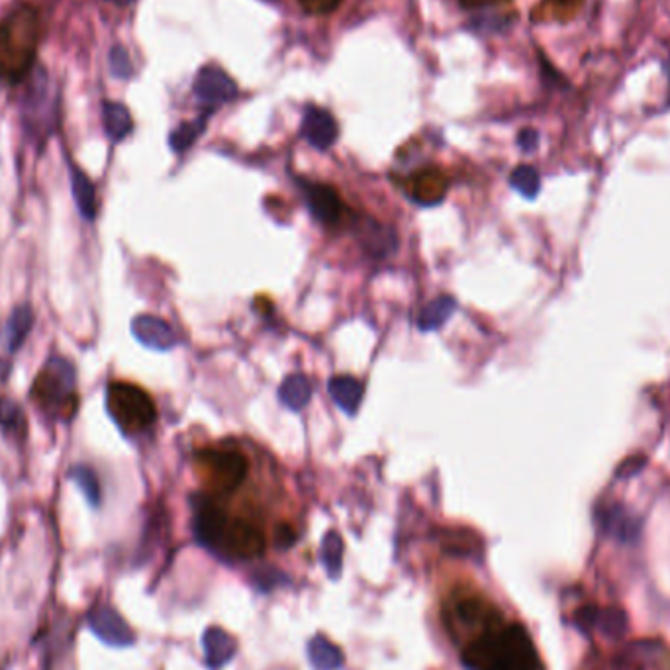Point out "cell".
Listing matches in <instances>:
<instances>
[{
    "label": "cell",
    "mask_w": 670,
    "mask_h": 670,
    "mask_svg": "<svg viewBox=\"0 0 670 670\" xmlns=\"http://www.w3.org/2000/svg\"><path fill=\"white\" fill-rule=\"evenodd\" d=\"M461 661L466 670H541L528 629L519 623H504L502 618L466 643Z\"/></svg>",
    "instance_id": "1"
},
{
    "label": "cell",
    "mask_w": 670,
    "mask_h": 670,
    "mask_svg": "<svg viewBox=\"0 0 670 670\" xmlns=\"http://www.w3.org/2000/svg\"><path fill=\"white\" fill-rule=\"evenodd\" d=\"M37 12L16 5L0 20V80L20 83L30 75L37 44Z\"/></svg>",
    "instance_id": "2"
},
{
    "label": "cell",
    "mask_w": 670,
    "mask_h": 670,
    "mask_svg": "<svg viewBox=\"0 0 670 670\" xmlns=\"http://www.w3.org/2000/svg\"><path fill=\"white\" fill-rule=\"evenodd\" d=\"M30 398L47 420L71 422L79 408L77 372L71 361L61 355H51L42 371L36 374Z\"/></svg>",
    "instance_id": "3"
},
{
    "label": "cell",
    "mask_w": 670,
    "mask_h": 670,
    "mask_svg": "<svg viewBox=\"0 0 670 670\" xmlns=\"http://www.w3.org/2000/svg\"><path fill=\"white\" fill-rule=\"evenodd\" d=\"M106 410L126 435H136L155 424L157 408L141 386L114 381L106 386Z\"/></svg>",
    "instance_id": "4"
},
{
    "label": "cell",
    "mask_w": 670,
    "mask_h": 670,
    "mask_svg": "<svg viewBox=\"0 0 670 670\" xmlns=\"http://www.w3.org/2000/svg\"><path fill=\"white\" fill-rule=\"evenodd\" d=\"M498 618H502V615L475 594H455L444 606V620L453 637H457L459 633L465 635L473 632V629L482 632Z\"/></svg>",
    "instance_id": "5"
},
{
    "label": "cell",
    "mask_w": 670,
    "mask_h": 670,
    "mask_svg": "<svg viewBox=\"0 0 670 670\" xmlns=\"http://www.w3.org/2000/svg\"><path fill=\"white\" fill-rule=\"evenodd\" d=\"M263 531L247 519H227L216 553L230 560H253L265 551Z\"/></svg>",
    "instance_id": "6"
},
{
    "label": "cell",
    "mask_w": 670,
    "mask_h": 670,
    "mask_svg": "<svg viewBox=\"0 0 670 670\" xmlns=\"http://www.w3.org/2000/svg\"><path fill=\"white\" fill-rule=\"evenodd\" d=\"M198 459L208 468L214 485L222 492H236L249 471L244 455L234 449H208L198 453Z\"/></svg>",
    "instance_id": "7"
},
{
    "label": "cell",
    "mask_w": 670,
    "mask_h": 670,
    "mask_svg": "<svg viewBox=\"0 0 670 670\" xmlns=\"http://www.w3.org/2000/svg\"><path fill=\"white\" fill-rule=\"evenodd\" d=\"M87 625L102 643L110 647H131L136 633L112 606H95L87 613Z\"/></svg>",
    "instance_id": "8"
},
{
    "label": "cell",
    "mask_w": 670,
    "mask_h": 670,
    "mask_svg": "<svg viewBox=\"0 0 670 670\" xmlns=\"http://www.w3.org/2000/svg\"><path fill=\"white\" fill-rule=\"evenodd\" d=\"M194 506V535L200 545H204L212 551H216V547L222 539V533L227 524V514L224 508L216 502L208 498V496H194L193 498Z\"/></svg>",
    "instance_id": "9"
},
{
    "label": "cell",
    "mask_w": 670,
    "mask_h": 670,
    "mask_svg": "<svg viewBox=\"0 0 670 670\" xmlns=\"http://www.w3.org/2000/svg\"><path fill=\"white\" fill-rule=\"evenodd\" d=\"M194 95L200 102L216 106L237 97V85L234 79L216 65H208L198 73L194 80Z\"/></svg>",
    "instance_id": "10"
},
{
    "label": "cell",
    "mask_w": 670,
    "mask_h": 670,
    "mask_svg": "<svg viewBox=\"0 0 670 670\" xmlns=\"http://www.w3.org/2000/svg\"><path fill=\"white\" fill-rule=\"evenodd\" d=\"M302 189L306 194L308 208H310L312 216L318 222L326 224V225H335L341 222L343 214H345V206L341 203L338 191L331 189L330 184H321V183H302Z\"/></svg>",
    "instance_id": "11"
},
{
    "label": "cell",
    "mask_w": 670,
    "mask_h": 670,
    "mask_svg": "<svg viewBox=\"0 0 670 670\" xmlns=\"http://www.w3.org/2000/svg\"><path fill=\"white\" fill-rule=\"evenodd\" d=\"M131 333L141 345L155 351H169L179 343L175 330L165 319L152 314H140L131 319Z\"/></svg>",
    "instance_id": "12"
},
{
    "label": "cell",
    "mask_w": 670,
    "mask_h": 670,
    "mask_svg": "<svg viewBox=\"0 0 670 670\" xmlns=\"http://www.w3.org/2000/svg\"><path fill=\"white\" fill-rule=\"evenodd\" d=\"M338 122L335 118L318 106L306 109L302 118V136L312 147L319 152H326L338 140Z\"/></svg>",
    "instance_id": "13"
},
{
    "label": "cell",
    "mask_w": 670,
    "mask_h": 670,
    "mask_svg": "<svg viewBox=\"0 0 670 670\" xmlns=\"http://www.w3.org/2000/svg\"><path fill=\"white\" fill-rule=\"evenodd\" d=\"M598 521L602 529L622 543H635L641 535V519L620 504H612L600 510Z\"/></svg>",
    "instance_id": "14"
},
{
    "label": "cell",
    "mask_w": 670,
    "mask_h": 670,
    "mask_svg": "<svg viewBox=\"0 0 670 670\" xmlns=\"http://www.w3.org/2000/svg\"><path fill=\"white\" fill-rule=\"evenodd\" d=\"M576 622L581 629H596L610 639H620L627 632V615L618 608H582L576 615Z\"/></svg>",
    "instance_id": "15"
},
{
    "label": "cell",
    "mask_w": 670,
    "mask_h": 670,
    "mask_svg": "<svg viewBox=\"0 0 670 670\" xmlns=\"http://www.w3.org/2000/svg\"><path fill=\"white\" fill-rule=\"evenodd\" d=\"M447 177L437 169H424L410 181V196L422 206H435L445 198Z\"/></svg>",
    "instance_id": "16"
},
{
    "label": "cell",
    "mask_w": 670,
    "mask_h": 670,
    "mask_svg": "<svg viewBox=\"0 0 670 670\" xmlns=\"http://www.w3.org/2000/svg\"><path fill=\"white\" fill-rule=\"evenodd\" d=\"M203 649L210 668L218 670L230 663L237 653V641L222 627L212 625L203 635Z\"/></svg>",
    "instance_id": "17"
},
{
    "label": "cell",
    "mask_w": 670,
    "mask_h": 670,
    "mask_svg": "<svg viewBox=\"0 0 670 670\" xmlns=\"http://www.w3.org/2000/svg\"><path fill=\"white\" fill-rule=\"evenodd\" d=\"M328 391H330L331 400L347 415L357 414L361 402H363V394H365L363 384H361L355 377H350V374H338V377H331L328 382Z\"/></svg>",
    "instance_id": "18"
},
{
    "label": "cell",
    "mask_w": 670,
    "mask_h": 670,
    "mask_svg": "<svg viewBox=\"0 0 670 670\" xmlns=\"http://www.w3.org/2000/svg\"><path fill=\"white\" fill-rule=\"evenodd\" d=\"M308 659L316 670H340L343 666V651L333 645L326 635H316L308 643Z\"/></svg>",
    "instance_id": "19"
},
{
    "label": "cell",
    "mask_w": 670,
    "mask_h": 670,
    "mask_svg": "<svg viewBox=\"0 0 670 670\" xmlns=\"http://www.w3.org/2000/svg\"><path fill=\"white\" fill-rule=\"evenodd\" d=\"M71 189L75 204L80 212V216L85 220H95L97 218V193L95 184L85 175L79 167L71 165Z\"/></svg>",
    "instance_id": "20"
},
{
    "label": "cell",
    "mask_w": 670,
    "mask_h": 670,
    "mask_svg": "<svg viewBox=\"0 0 670 670\" xmlns=\"http://www.w3.org/2000/svg\"><path fill=\"white\" fill-rule=\"evenodd\" d=\"M278 398L292 412H300L308 406V402L312 398V384L304 374L294 372L280 384Z\"/></svg>",
    "instance_id": "21"
},
{
    "label": "cell",
    "mask_w": 670,
    "mask_h": 670,
    "mask_svg": "<svg viewBox=\"0 0 670 670\" xmlns=\"http://www.w3.org/2000/svg\"><path fill=\"white\" fill-rule=\"evenodd\" d=\"M455 312H457V300L449 297V294H444V297L432 300L420 312L418 328L422 331H435L444 326Z\"/></svg>",
    "instance_id": "22"
},
{
    "label": "cell",
    "mask_w": 670,
    "mask_h": 670,
    "mask_svg": "<svg viewBox=\"0 0 670 670\" xmlns=\"http://www.w3.org/2000/svg\"><path fill=\"white\" fill-rule=\"evenodd\" d=\"M361 230H363L361 232V239H363V244L372 256L386 257L388 253H393L396 249V236L391 227L367 220L361 225Z\"/></svg>",
    "instance_id": "23"
},
{
    "label": "cell",
    "mask_w": 670,
    "mask_h": 670,
    "mask_svg": "<svg viewBox=\"0 0 670 670\" xmlns=\"http://www.w3.org/2000/svg\"><path fill=\"white\" fill-rule=\"evenodd\" d=\"M32 326H34L32 308L28 304L15 308V312L10 314L6 324V345L10 353H16L20 350L26 338H28Z\"/></svg>",
    "instance_id": "24"
},
{
    "label": "cell",
    "mask_w": 670,
    "mask_h": 670,
    "mask_svg": "<svg viewBox=\"0 0 670 670\" xmlns=\"http://www.w3.org/2000/svg\"><path fill=\"white\" fill-rule=\"evenodd\" d=\"M102 120H104V130L106 136L112 141H122L130 136L133 130L131 116L124 104L120 102H104L102 106Z\"/></svg>",
    "instance_id": "25"
},
{
    "label": "cell",
    "mask_w": 670,
    "mask_h": 670,
    "mask_svg": "<svg viewBox=\"0 0 670 670\" xmlns=\"http://www.w3.org/2000/svg\"><path fill=\"white\" fill-rule=\"evenodd\" d=\"M321 562L331 581H338L343 569V539L338 531H328L321 539Z\"/></svg>",
    "instance_id": "26"
},
{
    "label": "cell",
    "mask_w": 670,
    "mask_h": 670,
    "mask_svg": "<svg viewBox=\"0 0 670 670\" xmlns=\"http://www.w3.org/2000/svg\"><path fill=\"white\" fill-rule=\"evenodd\" d=\"M71 480L79 487V490L83 492V496L87 498V502L92 508H99L100 500H102V490H100V482L97 473L92 471L89 465H75L71 466L69 471Z\"/></svg>",
    "instance_id": "27"
},
{
    "label": "cell",
    "mask_w": 670,
    "mask_h": 670,
    "mask_svg": "<svg viewBox=\"0 0 670 670\" xmlns=\"http://www.w3.org/2000/svg\"><path fill=\"white\" fill-rule=\"evenodd\" d=\"M0 427L15 437L26 435V415L18 402L10 398H0Z\"/></svg>",
    "instance_id": "28"
},
{
    "label": "cell",
    "mask_w": 670,
    "mask_h": 670,
    "mask_svg": "<svg viewBox=\"0 0 670 670\" xmlns=\"http://www.w3.org/2000/svg\"><path fill=\"white\" fill-rule=\"evenodd\" d=\"M512 189L518 191L524 198H535L541 189V177L535 167L531 165H519L512 171L510 175Z\"/></svg>",
    "instance_id": "29"
},
{
    "label": "cell",
    "mask_w": 670,
    "mask_h": 670,
    "mask_svg": "<svg viewBox=\"0 0 670 670\" xmlns=\"http://www.w3.org/2000/svg\"><path fill=\"white\" fill-rule=\"evenodd\" d=\"M206 128V116L194 120V122H184L169 136V145L175 153H183L198 140L200 133Z\"/></svg>",
    "instance_id": "30"
},
{
    "label": "cell",
    "mask_w": 670,
    "mask_h": 670,
    "mask_svg": "<svg viewBox=\"0 0 670 670\" xmlns=\"http://www.w3.org/2000/svg\"><path fill=\"white\" fill-rule=\"evenodd\" d=\"M110 73L116 79H130L133 75V65L128 56V51L122 46H114L109 56Z\"/></svg>",
    "instance_id": "31"
},
{
    "label": "cell",
    "mask_w": 670,
    "mask_h": 670,
    "mask_svg": "<svg viewBox=\"0 0 670 670\" xmlns=\"http://www.w3.org/2000/svg\"><path fill=\"white\" fill-rule=\"evenodd\" d=\"M253 579H256V584L261 591H273V588L288 582V576L277 569H261L253 574Z\"/></svg>",
    "instance_id": "32"
},
{
    "label": "cell",
    "mask_w": 670,
    "mask_h": 670,
    "mask_svg": "<svg viewBox=\"0 0 670 670\" xmlns=\"http://www.w3.org/2000/svg\"><path fill=\"white\" fill-rule=\"evenodd\" d=\"M298 3L306 12H312V15H328V12L341 5V0H298Z\"/></svg>",
    "instance_id": "33"
},
{
    "label": "cell",
    "mask_w": 670,
    "mask_h": 670,
    "mask_svg": "<svg viewBox=\"0 0 670 670\" xmlns=\"http://www.w3.org/2000/svg\"><path fill=\"white\" fill-rule=\"evenodd\" d=\"M518 145H519V150L526 152V153L535 152V150H538V145H539V133L535 130H531V128L521 130L519 136H518Z\"/></svg>",
    "instance_id": "34"
},
{
    "label": "cell",
    "mask_w": 670,
    "mask_h": 670,
    "mask_svg": "<svg viewBox=\"0 0 670 670\" xmlns=\"http://www.w3.org/2000/svg\"><path fill=\"white\" fill-rule=\"evenodd\" d=\"M275 543L278 549H290L297 543V531H294L288 524H280L275 531Z\"/></svg>",
    "instance_id": "35"
},
{
    "label": "cell",
    "mask_w": 670,
    "mask_h": 670,
    "mask_svg": "<svg viewBox=\"0 0 670 670\" xmlns=\"http://www.w3.org/2000/svg\"><path fill=\"white\" fill-rule=\"evenodd\" d=\"M504 3V0H461V6L466 10H480Z\"/></svg>",
    "instance_id": "36"
},
{
    "label": "cell",
    "mask_w": 670,
    "mask_h": 670,
    "mask_svg": "<svg viewBox=\"0 0 670 670\" xmlns=\"http://www.w3.org/2000/svg\"><path fill=\"white\" fill-rule=\"evenodd\" d=\"M110 3L118 5V6H126V5H131V3H133V0H110Z\"/></svg>",
    "instance_id": "37"
}]
</instances>
